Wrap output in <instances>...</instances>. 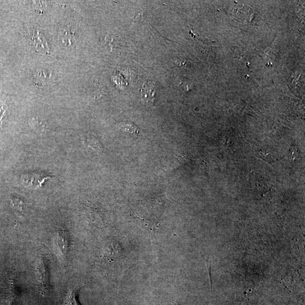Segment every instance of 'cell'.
Here are the masks:
<instances>
[{
  "label": "cell",
  "instance_id": "6da1fadb",
  "mask_svg": "<svg viewBox=\"0 0 305 305\" xmlns=\"http://www.w3.org/2000/svg\"><path fill=\"white\" fill-rule=\"evenodd\" d=\"M157 89L155 82H145L141 90V99L145 105L154 106L156 105V95Z\"/></svg>",
  "mask_w": 305,
  "mask_h": 305
},
{
  "label": "cell",
  "instance_id": "3957f363",
  "mask_svg": "<svg viewBox=\"0 0 305 305\" xmlns=\"http://www.w3.org/2000/svg\"><path fill=\"white\" fill-rule=\"evenodd\" d=\"M59 39L66 46H71L75 43L76 38V30L75 26L71 23L67 24L59 31Z\"/></svg>",
  "mask_w": 305,
  "mask_h": 305
},
{
  "label": "cell",
  "instance_id": "7c38bea8",
  "mask_svg": "<svg viewBox=\"0 0 305 305\" xmlns=\"http://www.w3.org/2000/svg\"><path fill=\"white\" fill-rule=\"evenodd\" d=\"M174 305H180L178 303H176Z\"/></svg>",
  "mask_w": 305,
  "mask_h": 305
},
{
  "label": "cell",
  "instance_id": "8992f818",
  "mask_svg": "<svg viewBox=\"0 0 305 305\" xmlns=\"http://www.w3.org/2000/svg\"><path fill=\"white\" fill-rule=\"evenodd\" d=\"M68 235L67 232L64 231H59L56 242H57V245L59 248L60 249V251L62 254H67L68 249Z\"/></svg>",
  "mask_w": 305,
  "mask_h": 305
},
{
  "label": "cell",
  "instance_id": "7a4b0ae2",
  "mask_svg": "<svg viewBox=\"0 0 305 305\" xmlns=\"http://www.w3.org/2000/svg\"><path fill=\"white\" fill-rule=\"evenodd\" d=\"M27 36L29 42L32 44L34 48L42 50L46 53L49 51L47 41L43 34L36 28L30 27L27 31Z\"/></svg>",
  "mask_w": 305,
  "mask_h": 305
},
{
  "label": "cell",
  "instance_id": "5b68a950",
  "mask_svg": "<svg viewBox=\"0 0 305 305\" xmlns=\"http://www.w3.org/2000/svg\"><path fill=\"white\" fill-rule=\"evenodd\" d=\"M54 80L53 72L46 69H40L34 72V81L39 86H45L51 84Z\"/></svg>",
  "mask_w": 305,
  "mask_h": 305
},
{
  "label": "cell",
  "instance_id": "52a82bcc",
  "mask_svg": "<svg viewBox=\"0 0 305 305\" xmlns=\"http://www.w3.org/2000/svg\"><path fill=\"white\" fill-rule=\"evenodd\" d=\"M119 127L121 130L124 131L128 132L132 134L138 136L140 134V128L129 121H124V122H120Z\"/></svg>",
  "mask_w": 305,
  "mask_h": 305
},
{
  "label": "cell",
  "instance_id": "277c9868",
  "mask_svg": "<svg viewBox=\"0 0 305 305\" xmlns=\"http://www.w3.org/2000/svg\"><path fill=\"white\" fill-rule=\"evenodd\" d=\"M51 178L49 176H44L36 173H29L22 176V181L27 186L33 187L34 189L42 186L45 180Z\"/></svg>",
  "mask_w": 305,
  "mask_h": 305
},
{
  "label": "cell",
  "instance_id": "8fae6325",
  "mask_svg": "<svg viewBox=\"0 0 305 305\" xmlns=\"http://www.w3.org/2000/svg\"><path fill=\"white\" fill-rule=\"evenodd\" d=\"M6 110L7 109H3V106L0 107V128H2L3 119L6 115Z\"/></svg>",
  "mask_w": 305,
  "mask_h": 305
},
{
  "label": "cell",
  "instance_id": "9c48e42d",
  "mask_svg": "<svg viewBox=\"0 0 305 305\" xmlns=\"http://www.w3.org/2000/svg\"><path fill=\"white\" fill-rule=\"evenodd\" d=\"M176 85H177L180 89L185 92L190 91V89H192L193 87L192 84H191L188 80L182 78H180L178 80Z\"/></svg>",
  "mask_w": 305,
  "mask_h": 305
},
{
  "label": "cell",
  "instance_id": "ba28073f",
  "mask_svg": "<svg viewBox=\"0 0 305 305\" xmlns=\"http://www.w3.org/2000/svg\"><path fill=\"white\" fill-rule=\"evenodd\" d=\"M66 305H81L78 300L77 290L74 289L70 291Z\"/></svg>",
  "mask_w": 305,
  "mask_h": 305
},
{
  "label": "cell",
  "instance_id": "30bf717a",
  "mask_svg": "<svg viewBox=\"0 0 305 305\" xmlns=\"http://www.w3.org/2000/svg\"><path fill=\"white\" fill-rule=\"evenodd\" d=\"M12 204L14 208L17 210H22L23 202L19 197H14L11 200Z\"/></svg>",
  "mask_w": 305,
  "mask_h": 305
}]
</instances>
